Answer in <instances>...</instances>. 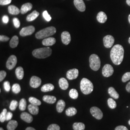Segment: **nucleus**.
Returning <instances> with one entry per match:
<instances>
[{"mask_svg": "<svg viewBox=\"0 0 130 130\" xmlns=\"http://www.w3.org/2000/svg\"><path fill=\"white\" fill-rule=\"evenodd\" d=\"M124 50L123 47L120 44L114 45L110 51V58L112 62L116 65L122 63L124 57Z\"/></svg>", "mask_w": 130, "mask_h": 130, "instance_id": "nucleus-1", "label": "nucleus"}, {"mask_svg": "<svg viewBox=\"0 0 130 130\" xmlns=\"http://www.w3.org/2000/svg\"><path fill=\"white\" fill-rule=\"evenodd\" d=\"M52 50L49 47L35 49L32 52L33 56L37 58H45L51 55Z\"/></svg>", "mask_w": 130, "mask_h": 130, "instance_id": "nucleus-2", "label": "nucleus"}, {"mask_svg": "<svg viewBox=\"0 0 130 130\" xmlns=\"http://www.w3.org/2000/svg\"><path fill=\"white\" fill-rule=\"evenodd\" d=\"M56 32V29L55 27H49L39 31L36 33L35 37L38 39H45L54 35Z\"/></svg>", "mask_w": 130, "mask_h": 130, "instance_id": "nucleus-3", "label": "nucleus"}, {"mask_svg": "<svg viewBox=\"0 0 130 130\" xmlns=\"http://www.w3.org/2000/svg\"><path fill=\"white\" fill-rule=\"evenodd\" d=\"M80 88L84 94H89L93 92V83L88 79L83 78L80 82Z\"/></svg>", "mask_w": 130, "mask_h": 130, "instance_id": "nucleus-4", "label": "nucleus"}, {"mask_svg": "<svg viewBox=\"0 0 130 130\" xmlns=\"http://www.w3.org/2000/svg\"><path fill=\"white\" fill-rule=\"evenodd\" d=\"M90 67L92 70L94 71H98L100 68L101 61L99 57L93 54L89 58Z\"/></svg>", "mask_w": 130, "mask_h": 130, "instance_id": "nucleus-5", "label": "nucleus"}, {"mask_svg": "<svg viewBox=\"0 0 130 130\" xmlns=\"http://www.w3.org/2000/svg\"><path fill=\"white\" fill-rule=\"evenodd\" d=\"M35 30V27L33 26H29L23 28L20 31V35L22 37H25L32 34Z\"/></svg>", "mask_w": 130, "mask_h": 130, "instance_id": "nucleus-6", "label": "nucleus"}, {"mask_svg": "<svg viewBox=\"0 0 130 130\" xmlns=\"http://www.w3.org/2000/svg\"><path fill=\"white\" fill-rule=\"evenodd\" d=\"M17 58L16 56L12 55L10 56L8 60L6 62V68L8 70H11L13 69L17 63Z\"/></svg>", "mask_w": 130, "mask_h": 130, "instance_id": "nucleus-7", "label": "nucleus"}, {"mask_svg": "<svg viewBox=\"0 0 130 130\" xmlns=\"http://www.w3.org/2000/svg\"><path fill=\"white\" fill-rule=\"evenodd\" d=\"M90 112L93 117L98 120L102 119L103 114L100 108L98 107H93L90 109Z\"/></svg>", "mask_w": 130, "mask_h": 130, "instance_id": "nucleus-8", "label": "nucleus"}, {"mask_svg": "<svg viewBox=\"0 0 130 130\" xmlns=\"http://www.w3.org/2000/svg\"><path fill=\"white\" fill-rule=\"evenodd\" d=\"M114 69L111 65L106 64L104 66L102 69V74L105 77H109L113 74Z\"/></svg>", "mask_w": 130, "mask_h": 130, "instance_id": "nucleus-9", "label": "nucleus"}, {"mask_svg": "<svg viewBox=\"0 0 130 130\" xmlns=\"http://www.w3.org/2000/svg\"><path fill=\"white\" fill-rule=\"evenodd\" d=\"M115 42V39L111 35H107L103 39L104 45L107 48L111 47Z\"/></svg>", "mask_w": 130, "mask_h": 130, "instance_id": "nucleus-10", "label": "nucleus"}, {"mask_svg": "<svg viewBox=\"0 0 130 130\" xmlns=\"http://www.w3.org/2000/svg\"><path fill=\"white\" fill-rule=\"evenodd\" d=\"M41 83H42L41 79H40L39 77L35 76H33L31 78L30 82H29L30 86L33 88H37L38 87H39L41 85Z\"/></svg>", "mask_w": 130, "mask_h": 130, "instance_id": "nucleus-11", "label": "nucleus"}, {"mask_svg": "<svg viewBox=\"0 0 130 130\" xmlns=\"http://www.w3.org/2000/svg\"><path fill=\"white\" fill-rule=\"evenodd\" d=\"M67 78L70 80L76 79L79 76V70L77 69L69 70L67 72Z\"/></svg>", "mask_w": 130, "mask_h": 130, "instance_id": "nucleus-12", "label": "nucleus"}, {"mask_svg": "<svg viewBox=\"0 0 130 130\" xmlns=\"http://www.w3.org/2000/svg\"><path fill=\"white\" fill-rule=\"evenodd\" d=\"M74 4L79 11L84 12L85 11L86 6L83 0H74Z\"/></svg>", "mask_w": 130, "mask_h": 130, "instance_id": "nucleus-13", "label": "nucleus"}, {"mask_svg": "<svg viewBox=\"0 0 130 130\" xmlns=\"http://www.w3.org/2000/svg\"><path fill=\"white\" fill-rule=\"evenodd\" d=\"M61 40L65 45H68L71 41V36L68 31H64L61 34Z\"/></svg>", "mask_w": 130, "mask_h": 130, "instance_id": "nucleus-14", "label": "nucleus"}, {"mask_svg": "<svg viewBox=\"0 0 130 130\" xmlns=\"http://www.w3.org/2000/svg\"><path fill=\"white\" fill-rule=\"evenodd\" d=\"M56 40L55 38L48 37L45 38L42 41V44L46 46H52L56 43Z\"/></svg>", "mask_w": 130, "mask_h": 130, "instance_id": "nucleus-15", "label": "nucleus"}, {"mask_svg": "<svg viewBox=\"0 0 130 130\" xmlns=\"http://www.w3.org/2000/svg\"><path fill=\"white\" fill-rule=\"evenodd\" d=\"M20 118L23 121L27 123H31L33 121V117L32 116L26 112H23L21 114Z\"/></svg>", "mask_w": 130, "mask_h": 130, "instance_id": "nucleus-16", "label": "nucleus"}, {"mask_svg": "<svg viewBox=\"0 0 130 130\" xmlns=\"http://www.w3.org/2000/svg\"><path fill=\"white\" fill-rule=\"evenodd\" d=\"M32 8V5L31 3H28L22 5L20 13L22 14H25L27 13L28 11H30Z\"/></svg>", "mask_w": 130, "mask_h": 130, "instance_id": "nucleus-17", "label": "nucleus"}, {"mask_svg": "<svg viewBox=\"0 0 130 130\" xmlns=\"http://www.w3.org/2000/svg\"><path fill=\"white\" fill-rule=\"evenodd\" d=\"M96 19L98 21L101 23H104L107 21V15L104 12H100L97 15Z\"/></svg>", "mask_w": 130, "mask_h": 130, "instance_id": "nucleus-18", "label": "nucleus"}, {"mask_svg": "<svg viewBox=\"0 0 130 130\" xmlns=\"http://www.w3.org/2000/svg\"><path fill=\"white\" fill-rule=\"evenodd\" d=\"M59 85L61 89L66 90L69 87V83L64 78H61L59 80Z\"/></svg>", "mask_w": 130, "mask_h": 130, "instance_id": "nucleus-19", "label": "nucleus"}, {"mask_svg": "<svg viewBox=\"0 0 130 130\" xmlns=\"http://www.w3.org/2000/svg\"><path fill=\"white\" fill-rule=\"evenodd\" d=\"M39 14H40V13L38 12L36 10H34L31 14L28 15V16L27 17L26 20L27 21H28V22L32 21L37 18L38 16L39 15Z\"/></svg>", "mask_w": 130, "mask_h": 130, "instance_id": "nucleus-20", "label": "nucleus"}, {"mask_svg": "<svg viewBox=\"0 0 130 130\" xmlns=\"http://www.w3.org/2000/svg\"><path fill=\"white\" fill-rule=\"evenodd\" d=\"M28 110L33 115H37L39 111V108L37 106H35L30 104L28 106Z\"/></svg>", "mask_w": 130, "mask_h": 130, "instance_id": "nucleus-21", "label": "nucleus"}, {"mask_svg": "<svg viewBox=\"0 0 130 130\" xmlns=\"http://www.w3.org/2000/svg\"><path fill=\"white\" fill-rule=\"evenodd\" d=\"M8 9V12L11 14L18 15L20 13V10L19 9V8L14 5H11L9 6Z\"/></svg>", "mask_w": 130, "mask_h": 130, "instance_id": "nucleus-22", "label": "nucleus"}, {"mask_svg": "<svg viewBox=\"0 0 130 130\" xmlns=\"http://www.w3.org/2000/svg\"><path fill=\"white\" fill-rule=\"evenodd\" d=\"M43 100L45 102L48 104H54L56 102V98L54 96L46 95L43 97Z\"/></svg>", "mask_w": 130, "mask_h": 130, "instance_id": "nucleus-23", "label": "nucleus"}, {"mask_svg": "<svg viewBox=\"0 0 130 130\" xmlns=\"http://www.w3.org/2000/svg\"><path fill=\"white\" fill-rule=\"evenodd\" d=\"M66 106V104L65 101L63 100H60L58 101L56 104V110L58 112L61 113L64 110L65 107Z\"/></svg>", "mask_w": 130, "mask_h": 130, "instance_id": "nucleus-24", "label": "nucleus"}, {"mask_svg": "<svg viewBox=\"0 0 130 130\" xmlns=\"http://www.w3.org/2000/svg\"><path fill=\"white\" fill-rule=\"evenodd\" d=\"M15 75L18 79H22L23 78L24 75L23 69L21 67H19L15 70Z\"/></svg>", "mask_w": 130, "mask_h": 130, "instance_id": "nucleus-25", "label": "nucleus"}, {"mask_svg": "<svg viewBox=\"0 0 130 130\" xmlns=\"http://www.w3.org/2000/svg\"><path fill=\"white\" fill-rule=\"evenodd\" d=\"M55 88L54 86L51 84H47L43 85L41 88V91L43 92H48L53 91Z\"/></svg>", "mask_w": 130, "mask_h": 130, "instance_id": "nucleus-26", "label": "nucleus"}, {"mask_svg": "<svg viewBox=\"0 0 130 130\" xmlns=\"http://www.w3.org/2000/svg\"><path fill=\"white\" fill-rule=\"evenodd\" d=\"M19 43V37L15 35L12 38V39L10 40L9 43L10 46L12 48H15L18 45Z\"/></svg>", "mask_w": 130, "mask_h": 130, "instance_id": "nucleus-27", "label": "nucleus"}, {"mask_svg": "<svg viewBox=\"0 0 130 130\" xmlns=\"http://www.w3.org/2000/svg\"><path fill=\"white\" fill-rule=\"evenodd\" d=\"M18 123L15 120H10L7 125L8 130H14L18 127Z\"/></svg>", "mask_w": 130, "mask_h": 130, "instance_id": "nucleus-28", "label": "nucleus"}, {"mask_svg": "<svg viewBox=\"0 0 130 130\" xmlns=\"http://www.w3.org/2000/svg\"><path fill=\"white\" fill-rule=\"evenodd\" d=\"M108 93L112 98L115 99H117L119 98V93L117 92L115 89L113 87H109L108 90Z\"/></svg>", "mask_w": 130, "mask_h": 130, "instance_id": "nucleus-29", "label": "nucleus"}, {"mask_svg": "<svg viewBox=\"0 0 130 130\" xmlns=\"http://www.w3.org/2000/svg\"><path fill=\"white\" fill-rule=\"evenodd\" d=\"M77 112V110L76 108L74 107H70L66 110V114L68 116L71 117L76 114Z\"/></svg>", "mask_w": 130, "mask_h": 130, "instance_id": "nucleus-30", "label": "nucleus"}, {"mask_svg": "<svg viewBox=\"0 0 130 130\" xmlns=\"http://www.w3.org/2000/svg\"><path fill=\"white\" fill-rule=\"evenodd\" d=\"M85 128V124L82 122H75L73 124V129L74 130H84Z\"/></svg>", "mask_w": 130, "mask_h": 130, "instance_id": "nucleus-31", "label": "nucleus"}, {"mask_svg": "<svg viewBox=\"0 0 130 130\" xmlns=\"http://www.w3.org/2000/svg\"><path fill=\"white\" fill-rule=\"evenodd\" d=\"M28 101L30 103V104L35 106H39L42 104V103L40 100L38 99L37 98L34 97H30L28 98Z\"/></svg>", "mask_w": 130, "mask_h": 130, "instance_id": "nucleus-32", "label": "nucleus"}, {"mask_svg": "<svg viewBox=\"0 0 130 130\" xmlns=\"http://www.w3.org/2000/svg\"><path fill=\"white\" fill-rule=\"evenodd\" d=\"M69 95L73 99H76L78 98L79 94L77 90L75 89H72L70 91Z\"/></svg>", "mask_w": 130, "mask_h": 130, "instance_id": "nucleus-33", "label": "nucleus"}, {"mask_svg": "<svg viewBox=\"0 0 130 130\" xmlns=\"http://www.w3.org/2000/svg\"><path fill=\"white\" fill-rule=\"evenodd\" d=\"M27 107V101L25 99L22 98L20 100L19 103V108L21 111H24Z\"/></svg>", "mask_w": 130, "mask_h": 130, "instance_id": "nucleus-34", "label": "nucleus"}, {"mask_svg": "<svg viewBox=\"0 0 130 130\" xmlns=\"http://www.w3.org/2000/svg\"><path fill=\"white\" fill-rule=\"evenodd\" d=\"M107 104L108 107L111 109H114L117 107L116 102L112 98H109L107 100Z\"/></svg>", "mask_w": 130, "mask_h": 130, "instance_id": "nucleus-35", "label": "nucleus"}, {"mask_svg": "<svg viewBox=\"0 0 130 130\" xmlns=\"http://www.w3.org/2000/svg\"><path fill=\"white\" fill-rule=\"evenodd\" d=\"M12 91L13 92V93H15V94L19 93H20V92L21 91V87H20V85L18 84H14L12 86Z\"/></svg>", "mask_w": 130, "mask_h": 130, "instance_id": "nucleus-36", "label": "nucleus"}, {"mask_svg": "<svg viewBox=\"0 0 130 130\" xmlns=\"http://www.w3.org/2000/svg\"><path fill=\"white\" fill-rule=\"evenodd\" d=\"M18 101L15 100H12L10 103L9 106L10 109L12 111H14L16 109L17 107H18Z\"/></svg>", "mask_w": 130, "mask_h": 130, "instance_id": "nucleus-37", "label": "nucleus"}, {"mask_svg": "<svg viewBox=\"0 0 130 130\" xmlns=\"http://www.w3.org/2000/svg\"><path fill=\"white\" fill-rule=\"evenodd\" d=\"M7 109L5 108L0 114V121L1 122H4L6 121V116L7 114Z\"/></svg>", "mask_w": 130, "mask_h": 130, "instance_id": "nucleus-38", "label": "nucleus"}, {"mask_svg": "<svg viewBox=\"0 0 130 130\" xmlns=\"http://www.w3.org/2000/svg\"><path fill=\"white\" fill-rule=\"evenodd\" d=\"M129 80H130V72H128L123 75L122 77V81L123 83H125Z\"/></svg>", "mask_w": 130, "mask_h": 130, "instance_id": "nucleus-39", "label": "nucleus"}, {"mask_svg": "<svg viewBox=\"0 0 130 130\" xmlns=\"http://www.w3.org/2000/svg\"><path fill=\"white\" fill-rule=\"evenodd\" d=\"M47 130H60V128L56 124H52L48 126Z\"/></svg>", "mask_w": 130, "mask_h": 130, "instance_id": "nucleus-40", "label": "nucleus"}, {"mask_svg": "<svg viewBox=\"0 0 130 130\" xmlns=\"http://www.w3.org/2000/svg\"><path fill=\"white\" fill-rule=\"evenodd\" d=\"M42 15H43V17L44 19H45L47 21L49 22L51 20V17L50 16V15L49 14H48V13L47 11H44L43 12Z\"/></svg>", "mask_w": 130, "mask_h": 130, "instance_id": "nucleus-41", "label": "nucleus"}, {"mask_svg": "<svg viewBox=\"0 0 130 130\" xmlns=\"http://www.w3.org/2000/svg\"><path fill=\"white\" fill-rule=\"evenodd\" d=\"M4 87L5 90L6 92H9L11 89V86H10V84L9 82L8 81H5L4 83Z\"/></svg>", "mask_w": 130, "mask_h": 130, "instance_id": "nucleus-42", "label": "nucleus"}, {"mask_svg": "<svg viewBox=\"0 0 130 130\" xmlns=\"http://www.w3.org/2000/svg\"><path fill=\"white\" fill-rule=\"evenodd\" d=\"M13 23L14 27L16 28H19L20 26V22L19 19L17 18H14L13 19Z\"/></svg>", "mask_w": 130, "mask_h": 130, "instance_id": "nucleus-43", "label": "nucleus"}, {"mask_svg": "<svg viewBox=\"0 0 130 130\" xmlns=\"http://www.w3.org/2000/svg\"><path fill=\"white\" fill-rule=\"evenodd\" d=\"M6 76V72L4 70L0 71V82H2Z\"/></svg>", "mask_w": 130, "mask_h": 130, "instance_id": "nucleus-44", "label": "nucleus"}, {"mask_svg": "<svg viewBox=\"0 0 130 130\" xmlns=\"http://www.w3.org/2000/svg\"><path fill=\"white\" fill-rule=\"evenodd\" d=\"M12 2V0H0L1 5H9Z\"/></svg>", "mask_w": 130, "mask_h": 130, "instance_id": "nucleus-45", "label": "nucleus"}, {"mask_svg": "<svg viewBox=\"0 0 130 130\" xmlns=\"http://www.w3.org/2000/svg\"><path fill=\"white\" fill-rule=\"evenodd\" d=\"M13 113L11 112H7L6 116V121H10L13 117Z\"/></svg>", "mask_w": 130, "mask_h": 130, "instance_id": "nucleus-46", "label": "nucleus"}, {"mask_svg": "<svg viewBox=\"0 0 130 130\" xmlns=\"http://www.w3.org/2000/svg\"><path fill=\"white\" fill-rule=\"evenodd\" d=\"M10 38L5 35H1L0 36V41L1 42H7L9 40Z\"/></svg>", "mask_w": 130, "mask_h": 130, "instance_id": "nucleus-47", "label": "nucleus"}, {"mask_svg": "<svg viewBox=\"0 0 130 130\" xmlns=\"http://www.w3.org/2000/svg\"><path fill=\"white\" fill-rule=\"evenodd\" d=\"M115 130H128V129L127 128L124 126H118L116 127L115 129Z\"/></svg>", "mask_w": 130, "mask_h": 130, "instance_id": "nucleus-48", "label": "nucleus"}, {"mask_svg": "<svg viewBox=\"0 0 130 130\" xmlns=\"http://www.w3.org/2000/svg\"><path fill=\"white\" fill-rule=\"evenodd\" d=\"M2 20L3 22L5 24L7 23L9 21V18L7 15H5L3 16V18H2Z\"/></svg>", "mask_w": 130, "mask_h": 130, "instance_id": "nucleus-49", "label": "nucleus"}, {"mask_svg": "<svg viewBox=\"0 0 130 130\" xmlns=\"http://www.w3.org/2000/svg\"><path fill=\"white\" fill-rule=\"evenodd\" d=\"M126 90L128 92L130 93V82L127 84V85L126 86Z\"/></svg>", "mask_w": 130, "mask_h": 130, "instance_id": "nucleus-50", "label": "nucleus"}, {"mask_svg": "<svg viewBox=\"0 0 130 130\" xmlns=\"http://www.w3.org/2000/svg\"><path fill=\"white\" fill-rule=\"evenodd\" d=\"M26 130H36L33 127H29L26 128Z\"/></svg>", "mask_w": 130, "mask_h": 130, "instance_id": "nucleus-51", "label": "nucleus"}, {"mask_svg": "<svg viewBox=\"0 0 130 130\" xmlns=\"http://www.w3.org/2000/svg\"><path fill=\"white\" fill-rule=\"evenodd\" d=\"M126 3L130 6V0H126Z\"/></svg>", "mask_w": 130, "mask_h": 130, "instance_id": "nucleus-52", "label": "nucleus"}, {"mask_svg": "<svg viewBox=\"0 0 130 130\" xmlns=\"http://www.w3.org/2000/svg\"><path fill=\"white\" fill-rule=\"evenodd\" d=\"M128 20H129V22L130 24V14L129 15V17H128Z\"/></svg>", "mask_w": 130, "mask_h": 130, "instance_id": "nucleus-53", "label": "nucleus"}, {"mask_svg": "<svg viewBox=\"0 0 130 130\" xmlns=\"http://www.w3.org/2000/svg\"><path fill=\"white\" fill-rule=\"evenodd\" d=\"M0 130H4V129L2 127H1V128H0Z\"/></svg>", "mask_w": 130, "mask_h": 130, "instance_id": "nucleus-54", "label": "nucleus"}, {"mask_svg": "<svg viewBox=\"0 0 130 130\" xmlns=\"http://www.w3.org/2000/svg\"><path fill=\"white\" fill-rule=\"evenodd\" d=\"M128 42H129V43L130 44V37L129 38V41H128Z\"/></svg>", "mask_w": 130, "mask_h": 130, "instance_id": "nucleus-55", "label": "nucleus"}, {"mask_svg": "<svg viewBox=\"0 0 130 130\" xmlns=\"http://www.w3.org/2000/svg\"><path fill=\"white\" fill-rule=\"evenodd\" d=\"M128 123H129V124L130 125V120L129 121V122H128Z\"/></svg>", "mask_w": 130, "mask_h": 130, "instance_id": "nucleus-56", "label": "nucleus"}]
</instances>
